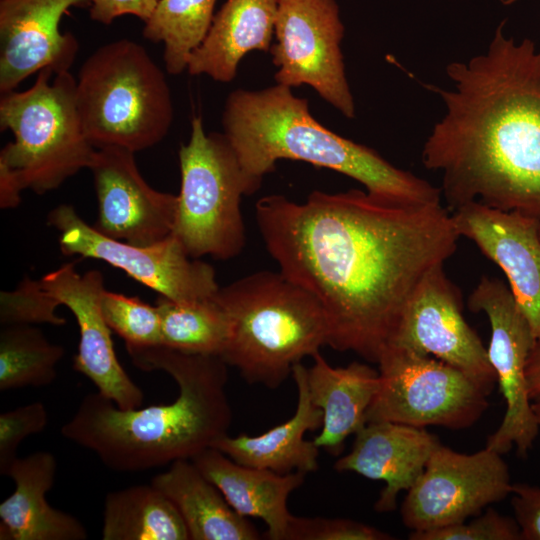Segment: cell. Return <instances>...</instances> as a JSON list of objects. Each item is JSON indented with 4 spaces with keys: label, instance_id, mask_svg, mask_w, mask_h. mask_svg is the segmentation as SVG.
I'll return each instance as SVG.
<instances>
[{
    "label": "cell",
    "instance_id": "cell-10",
    "mask_svg": "<svg viewBox=\"0 0 540 540\" xmlns=\"http://www.w3.org/2000/svg\"><path fill=\"white\" fill-rule=\"evenodd\" d=\"M47 223L58 231L63 255L102 260L171 300L209 299L220 288L214 268L190 257L173 235L146 246L113 239L90 226L69 204L52 209Z\"/></svg>",
    "mask_w": 540,
    "mask_h": 540
},
{
    "label": "cell",
    "instance_id": "cell-4",
    "mask_svg": "<svg viewBox=\"0 0 540 540\" xmlns=\"http://www.w3.org/2000/svg\"><path fill=\"white\" fill-rule=\"evenodd\" d=\"M222 125L243 171L260 183L277 161L290 159L346 175L376 196L441 203L440 188L323 126L310 113L308 100L295 96L288 86L276 83L262 90L233 91Z\"/></svg>",
    "mask_w": 540,
    "mask_h": 540
},
{
    "label": "cell",
    "instance_id": "cell-27",
    "mask_svg": "<svg viewBox=\"0 0 540 540\" xmlns=\"http://www.w3.org/2000/svg\"><path fill=\"white\" fill-rule=\"evenodd\" d=\"M217 0H158L144 22L143 37L163 43L165 70L179 75L187 69L191 53L203 42Z\"/></svg>",
    "mask_w": 540,
    "mask_h": 540
},
{
    "label": "cell",
    "instance_id": "cell-15",
    "mask_svg": "<svg viewBox=\"0 0 540 540\" xmlns=\"http://www.w3.org/2000/svg\"><path fill=\"white\" fill-rule=\"evenodd\" d=\"M134 154L114 146L96 149L88 168L98 202L94 227L113 239L146 246L172 235L178 197L152 188Z\"/></svg>",
    "mask_w": 540,
    "mask_h": 540
},
{
    "label": "cell",
    "instance_id": "cell-19",
    "mask_svg": "<svg viewBox=\"0 0 540 540\" xmlns=\"http://www.w3.org/2000/svg\"><path fill=\"white\" fill-rule=\"evenodd\" d=\"M440 444L438 437L425 428L368 422L355 434L351 451L336 460L334 469L384 481L374 509L388 513L396 509L399 493L413 486Z\"/></svg>",
    "mask_w": 540,
    "mask_h": 540
},
{
    "label": "cell",
    "instance_id": "cell-5",
    "mask_svg": "<svg viewBox=\"0 0 540 540\" xmlns=\"http://www.w3.org/2000/svg\"><path fill=\"white\" fill-rule=\"evenodd\" d=\"M215 300L230 323L221 358L249 384L276 389L303 358L327 345L319 302L281 271H257L220 287Z\"/></svg>",
    "mask_w": 540,
    "mask_h": 540
},
{
    "label": "cell",
    "instance_id": "cell-16",
    "mask_svg": "<svg viewBox=\"0 0 540 540\" xmlns=\"http://www.w3.org/2000/svg\"><path fill=\"white\" fill-rule=\"evenodd\" d=\"M75 265V262L66 263L40 279L43 288L72 312L78 324L80 339L73 368L119 408L141 407L143 391L120 364L113 347L112 330L101 313L103 275L95 269L80 274Z\"/></svg>",
    "mask_w": 540,
    "mask_h": 540
},
{
    "label": "cell",
    "instance_id": "cell-17",
    "mask_svg": "<svg viewBox=\"0 0 540 540\" xmlns=\"http://www.w3.org/2000/svg\"><path fill=\"white\" fill-rule=\"evenodd\" d=\"M459 236L473 241L505 273L540 343V220L471 202L452 213Z\"/></svg>",
    "mask_w": 540,
    "mask_h": 540
},
{
    "label": "cell",
    "instance_id": "cell-36",
    "mask_svg": "<svg viewBox=\"0 0 540 540\" xmlns=\"http://www.w3.org/2000/svg\"><path fill=\"white\" fill-rule=\"evenodd\" d=\"M90 18L109 25L122 15H134L143 22L153 13L158 0H87Z\"/></svg>",
    "mask_w": 540,
    "mask_h": 540
},
{
    "label": "cell",
    "instance_id": "cell-13",
    "mask_svg": "<svg viewBox=\"0 0 540 540\" xmlns=\"http://www.w3.org/2000/svg\"><path fill=\"white\" fill-rule=\"evenodd\" d=\"M512 485L502 454L487 447L466 454L440 444L407 491L401 519L416 532L464 522L509 496Z\"/></svg>",
    "mask_w": 540,
    "mask_h": 540
},
{
    "label": "cell",
    "instance_id": "cell-21",
    "mask_svg": "<svg viewBox=\"0 0 540 540\" xmlns=\"http://www.w3.org/2000/svg\"><path fill=\"white\" fill-rule=\"evenodd\" d=\"M292 378L297 387L295 413L287 421L268 431L249 436L228 434L211 447L220 450L244 466L267 469L279 474L314 472L319 467V449L304 438L307 431L320 429L323 413L311 400L307 384V367L301 362L293 367Z\"/></svg>",
    "mask_w": 540,
    "mask_h": 540
},
{
    "label": "cell",
    "instance_id": "cell-24",
    "mask_svg": "<svg viewBox=\"0 0 540 540\" xmlns=\"http://www.w3.org/2000/svg\"><path fill=\"white\" fill-rule=\"evenodd\" d=\"M279 0H226L203 42L191 53L187 71L227 83L242 58L253 50L270 51Z\"/></svg>",
    "mask_w": 540,
    "mask_h": 540
},
{
    "label": "cell",
    "instance_id": "cell-35",
    "mask_svg": "<svg viewBox=\"0 0 540 540\" xmlns=\"http://www.w3.org/2000/svg\"><path fill=\"white\" fill-rule=\"evenodd\" d=\"M510 496L521 540H540V486L516 483Z\"/></svg>",
    "mask_w": 540,
    "mask_h": 540
},
{
    "label": "cell",
    "instance_id": "cell-22",
    "mask_svg": "<svg viewBox=\"0 0 540 540\" xmlns=\"http://www.w3.org/2000/svg\"><path fill=\"white\" fill-rule=\"evenodd\" d=\"M192 462L238 514L264 521L266 538L285 540L293 517L288 498L303 484L306 474H279L244 466L213 447L199 453Z\"/></svg>",
    "mask_w": 540,
    "mask_h": 540
},
{
    "label": "cell",
    "instance_id": "cell-8",
    "mask_svg": "<svg viewBox=\"0 0 540 540\" xmlns=\"http://www.w3.org/2000/svg\"><path fill=\"white\" fill-rule=\"evenodd\" d=\"M181 187L172 235L195 259L237 257L245 247L241 200L262 183L249 177L224 133L204 129L202 118L191 122L187 144L179 149Z\"/></svg>",
    "mask_w": 540,
    "mask_h": 540
},
{
    "label": "cell",
    "instance_id": "cell-26",
    "mask_svg": "<svg viewBox=\"0 0 540 540\" xmlns=\"http://www.w3.org/2000/svg\"><path fill=\"white\" fill-rule=\"evenodd\" d=\"M101 535L103 540H189L178 509L151 483L106 495Z\"/></svg>",
    "mask_w": 540,
    "mask_h": 540
},
{
    "label": "cell",
    "instance_id": "cell-6",
    "mask_svg": "<svg viewBox=\"0 0 540 540\" xmlns=\"http://www.w3.org/2000/svg\"><path fill=\"white\" fill-rule=\"evenodd\" d=\"M76 104L96 149L151 148L165 138L174 117L164 72L130 39L106 43L85 60L76 79Z\"/></svg>",
    "mask_w": 540,
    "mask_h": 540
},
{
    "label": "cell",
    "instance_id": "cell-14",
    "mask_svg": "<svg viewBox=\"0 0 540 540\" xmlns=\"http://www.w3.org/2000/svg\"><path fill=\"white\" fill-rule=\"evenodd\" d=\"M462 311L459 289L446 276L443 266L436 267L409 298L389 344L431 355L453 366L489 395L497 377L487 349Z\"/></svg>",
    "mask_w": 540,
    "mask_h": 540
},
{
    "label": "cell",
    "instance_id": "cell-37",
    "mask_svg": "<svg viewBox=\"0 0 540 540\" xmlns=\"http://www.w3.org/2000/svg\"><path fill=\"white\" fill-rule=\"evenodd\" d=\"M527 389L531 401L540 398V343L536 342L526 365Z\"/></svg>",
    "mask_w": 540,
    "mask_h": 540
},
{
    "label": "cell",
    "instance_id": "cell-30",
    "mask_svg": "<svg viewBox=\"0 0 540 540\" xmlns=\"http://www.w3.org/2000/svg\"><path fill=\"white\" fill-rule=\"evenodd\" d=\"M100 309L109 328L124 340L125 345L162 344L161 317L156 305L104 289Z\"/></svg>",
    "mask_w": 540,
    "mask_h": 540
},
{
    "label": "cell",
    "instance_id": "cell-29",
    "mask_svg": "<svg viewBox=\"0 0 540 540\" xmlns=\"http://www.w3.org/2000/svg\"><path fill=\"white\" fill-rule=\"evenodd\" d=\"M65 350L30 324L2 326L0 331V391L44 387L57 377Z\"/></svg>",
    "mask_w": 540,
    "mask_h": 540
},
{
    "label": "cell",
    "instance_id": "cell-20",
    "mask_svg": "<svg viewBox=\"0 0 540 540\" xmlns=\"http://www.w3.org/2000/svg\"><path fill=\"white\" fill-rule=\"evenodd\" d=\"M57 471L55 456L37 451L17 457L6 476L14 492L0 503L1 540H85V526L73 515L52 507L46 494Z\"/></svg>",
    "mask_w": 540,
    "mask_h": 540
},
{
    "label": "cell",
    "instance_id": "cell-23",
    "mask_svg": "<svg viewBox=\"0 0 540 540\" xmlns=\"http://www.w3.org/2000/svg\"><path fill=\"white\" fill-rule=\"evenodd\" d=\"M307 368V384L312 402L322 410L323 421L315 445L339 456L350 435L366 425V414L378 390L379 371L352 362L333 367L319 352Z\"/></svg>",
    "mask_w": 540,
    "mask_h": 540
},
{
    "label": "cell",
    "instance_id": "cell-34",
    "mask_svg": "<svg viewBox=\"0 0 540 540\" xmlns=\"http://www.w3.org/2000/svg\"><path fill=\"white\" fill-rule=\"evenodd\" d=\"M48 424L45 405L35 401L0 414V474L5 475L17 458L19 445Z\"/></svg>",
    "mask_w": 540,
    "mask_h": 540
},
{
    "label": "cell",
    "instance_id": "cell-12",
    "mask_svg": "<svg viewBox=\"0 0 540 540\" xmlns=\"http://www.w3.org/2000/svg\"><path fill=\"white\" fill-rule=\"evenodd\" d=\"M468 307L489 319L487 352L506 404L502 422L485 447L503 455L515 446L519 457H527L540 431L526 380L527 360L537 341L510 288L499 279L482 277L468 298Z\"/></svg>",
    "mask_w": 540,
    "mask_h": 540
},
{
    "label": "cell",
    "instance_id": "cell-32",
    "mask_svg": "<svg viewBox=\"0 0 540 540\" xmlns=\"http://www.w3.org/2000/svg\"><path fill=\"white\" fill-rule=\"evenodd\" d=\"M411 540H521L515 518L501 515L488 508L483 514L469 521L426 531H411Z\"/></svg>",
    "mask_w": 540,
    "mask_h": 540
},
{
    "label": "cell",
    "instance_id": "cell-28",
    "mask_svg": "<svg viewBox=\"0 0 540 540\" xmlns=\"http://www.w3.org/2000/svg\"><path fill=\"white\" fill-rule=\"evenodd\" d=\"M156 306L161 317L162 345L185 353L221 357L230 323L215 296L178 302L159 295Z\"/></svg>",
    "mask_w": 540,
    "mask_h": 540
},
{
    "label": "cell",
    "instance_id": "cell-38",
    "mask_svg": "<svg viewBox=\"0 0 540 540\" xmlns=\"http://www.w3.org/2000/svg\"><path fill=\"white\" fill-rule=\"evenodd\" d=\"M532 410H533L537 425L540 430V398L532 401Z\"/></svg>",
    "mask_w": 540,
    "mask_h": 540
},
{
    "label": "cell",
    "instance_id": "cell-25",
    "mask_svg": "<svg viewBox=\"0 0 540 540\" xmlns=\"http://www.w3.org/2000/svg\"><path fill=\"white\" fill-rule=\"evenodd\" d=\"M151 484L178 509L189 540H257L261 536L238 514L192 460H177L155 475Z\"/></svg>",
    "mask_w": 540,
    "mask_h": 540
},
{
    "label": "cell",
    "instance_id": "cell-11",
    "mask_svg": "<svg viewBox=\"0 0 540 540\" xmlns=\"http://www.w3.org/2000/svg\"><path fill=\"white\" fill-rule=\"evenodd\" d=\"M344 25L336 0H279L272 62L277 84L311 86L345 117L355 116L341 42Z\"/></svg>",
    "mask_w": 540,
    "mask_h": 540
},
{
    "label": "cell",
    "instance_id": "cell-3",
    "mask_svg": "<svg viewBox=\"0 0 540 540\" xmlns=\"http://www.w3.org/2000/svg\"><path fill=\"white\" fill-rule=\"evenodd\" d=\"M125 348L138 369L168 374L178 387L177 398L169 404L121 409L99 392L89 393L61 427L63 437L93 452L113 471L136 473L192 460L228 434V365L220 356L162 344Z\"/></svg>",
    "mask_w": 540,
    "mask_h": 540
},
{
    "label": "cell",
    "instance_id": "cell-9",
    "mask_svg": "<svg viewBox=\"0 0 540 540\" xmlns=\"http://www.w3.org/2000/svg\"><path fill=\"white\" fill-rule=\"evenodd\" d=\"M379 386L366 422L461 430L489 407L487 394L467 375L427 354L389 344L378 362Z\"/></svg>",
    "mask_w": 540,
    "mask_h": 540
},
{
    "label": "cell",
    "instance_id": "cell-40",
    "mask_svg": "<svg viewBox=\"0 0 540 540\" xmlns=\"http://www.w3.org/2000/svg\"><path fill=\"white\" fill-rule=\"evenodd\" d=\"M539 235H540V231H539Z\"/></svg>",
    "mask_w": 540,
    "mask_h": 540
},
{
    "label": "cell",
    "instance_id": "cell-1",
    "mask_svg": "<svg viewBox=\"0 0 540 540\" xmlns=\"http://www.w3.org/2000/svg\"><path fill=\"white\" fill-rule=\"evenodd\" d=\"M255 217L270 256L321 305L327 346L377 363L422 279L460 238L452 213L351 189L297 203L268 195Z\"/></svg>",
    "mask_w": 540,
    "mask_h": 540
},
{
    "label": "cell",
    "instance_id": "cell-31",
    "mask_svg": "<svg viewBox=\"0 0 540 540\" xmlns=\"http://www.w3.org/2000/svg\"><path fill=\"white\" fill-rule=\"evenodd\" d=\"M59 302L43 288L41 280L25 277L12 291L0 293V323L51 324L62 326L66 319L57 315Z\"/></svg>",
    "mask_w": 540,
    "mask_h": 540
},
{
    "label": "cell",
    "instance_id": "cell-7",
    "mask_svg": "<svg viewBox=\"0 0 540 540\" xmlns=\"http://www.w3.org/2000/svg\"><path fill=\"white\" fill-rule=\"evenodd\" d=\"M45 68L24 91L1 94L0 130L14 141L0 152V174L22 191L45 194L89 168L96 148L82 127L76 104V79L70 71Z\"/></svg>",
    "mask_w": 540,
    "mask_h": 540
},
{
    "label": "cell",
    "instance_id": "cell-39",
    "mask_svg": "<svg viewBox=\"0 0 540 540\" xmlns=\"http://www.w3.org/2000/svg\"><path fill=\"white\" fill-rule=\"evenodd\" d=\"M502 4L504 5H510V4H513L519 0H499Z\"/></svg>",
    "mask_w": 540,
    "mask_h": 540
},
{
    "label": "cell",
    "instance_id": "cell-33",
    "mask_svg": "<svg viewBox=\"0 0 540 540\" xmlns=\"http://www.w3.org/2000/svg\"><path fill=\"white\" fill-rule=\"evenodd\" d=\"M387 532L345 518L292 517L285 540H391Z\"/></svg>",
    "mask_w": 540,
    "mask_h": 540
},
{
    "label": "cell",
    "instance_id": "cell-18",
    "mask_svg": "<svg viewBox=\"0 0 540 540\" xmlns=\"http://www.w3.org/2000/svg\"><path fill=\"white\" fill-rule=\"evenodd\" d=\"M83 4L88 1L0 0L1 94L42 69H70L79 45L72 33H61L60 22L71 7Z\"/></svg>",
    "mask_w": 540,
    "mask_h": 540
},
{
    "label": "cell",
    "instance_id": "cell-2",
    "mask_svg": "<svg viewBox=\"0 0 540 540\" xmlns=\"http://www.w3.org/2000/svg\"><path fill=\"white\" fill-rule=\"evenodd\" d=\"M496 28L487 51L446 67L445 114L422 150L453 211L478 202L540 220V47Z\"/></svg>",
    "mask_w": 540,
    "mask_h": 540
}]
</instances>
